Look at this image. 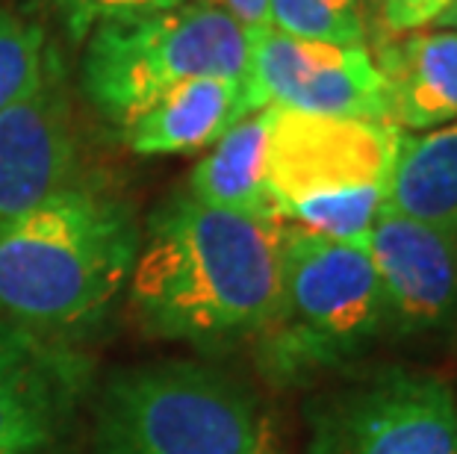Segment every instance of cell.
Listing matches in <instances>:
<instances>
[{
	"label": "cell",
	"mask_w": 457,
	"mask_h": 454,
	"mask_svg": "<svg viewBox=\"0 0 457 454\" xmlns=\"http://www.w3.org/2000/svg\"><path fill=\"white\" fill-rule=\"evenodd\" d=\"M284 227L278 216L174 198L154 216L128 280L145 325L204 345L257 336L278 307Z\"/></svg>",
	"instance_id": "1"
},
{
	"label": "cell",
	"mask_w": 457,
	"mask_h": 454,
	"mask_svg": "<svg viewBox=\"0 0 457 454\" xmlns=\"http://www.w3.org/2000/svg\"><path fill=\"white\" fill-rule=\"evenodd\" d=\"M136 251L121 201L68 186L0 225V316L45 334L92 322L130 280Z\"/></svg>",
	"instance_id": "2"
},
{
	"label": "cell",
	"mask_w": 457,
	"mask_h": 454,
	"mask_svg": "<svg viewBox=\"0 0 457 454\" xmlns=\"http://www.w3.org/2000/svg\"><path fill=\"white\" fill-rule=\"evenodd\" d=\"M402 128L271 106L269 195L287 225L366 245L390 201Z\"/></svg>",
	"instance_id": "3"
},
{
	"label": "cell",
	"mask_w": 457,
	"mask_h": 454,
	"mask_svg": "<svg viewBox=\"0 0 457 454\" xmlns=\"http://www.w3.org/2000/svg\"><path fill=\"white\" fill-rule=\"evenodd\" d=\"M384 322L381 280L366 245L284 227L278 307L257 334L271 378L298 381L330 369L363 351Z\"/></svg>",
	"instance_id": "4"
},
{
	"label": "cell",
	"mask_w": 457,
	"mask_h": 454,
	"mask_svg": "<svg viewBox=\"0 0 457 454\" xmlns=\"http://www.w3.org/2000/svg\"><path fill=\"white\" fill-rule=\"evenodd\" d=\"M219 0H187L157 12L112 18L86 38L83 92L106 121L192 77H248L251 45Z\"/></svg>",
	"instance_id": "5"
},
{
	"label": "cell",
	"mask_w": 457,
	"mask_h": 454,
	"mask_svg": "<svg viewBox=\"0 0 457 454\" xmlns=\"http://www.w3.org/2000/svg\"><path fill=\"white\" fill-rule=\"evenodd\" d=\"M254 399L201 363H154L106 384L98 454H254Z\"/></svg>",
	"instance_id": "6"
},
{
	"label": "cell",
	"mask_w": 457,
	"mask_h": 454,
	"mask_svg": "<svg viewBox=\"0 0 457 454\" xmlns=\"http://www.w3.org/2000/svg\"><path fill=\"white\" fill-rule=\"evenodd\" d=\"M313 454H457L454 390L434 372H378L319 410Z\"/></svg>",
	"instance_id": "7"
},
{
	"label": "cell",
	"mask_w": 457,
	"mask_h": 454,
	"mask_svg": "<svg viewBox=\"0 0 457 454\" xmlns=\"http://www.w3.org/2000/svg\"><path fill=\"white\" fill-rule=\"evenodd\" d=\"M248 45V77L266 106L334 119L390 121L386 89L369 47L295 38L275 27L251 30Z\"/></svg>",
	"instance_id": "8"
},
{
	"label": "cell",
	"mask_w": 457,
	"mask_h": 454,
	"mask_svg": "<svg viewBox=\"0 0 457 454\" xmlns=\"http://www.w3.org/2000/svg\"><path fill=\"white\" fill-rule=\"evenodd\" d=\"M86 386L68 345L0 316V454H56Z\"/></svg>",
	"instance_id": "9"
},
{
	"label": "cell",
	"mask_w": 457,
	"mask_h": 454,
	"mask_svg": "<svg viewBox=\"0 0 457 454\" xmlns=\"http://www.w3.org/2000/svg\"><path fill=\"white\" fill-rule=\"evenodd\" d=\"M366 251L381 280L386 322L398 331H436L457 316V245L440 227L384 204Z\"/></svg>",
	"instance_id": "10"
},
{
	"label": "cell",
	"mask_w": 457,
	"mask_h": 454,
	"mask_svg": "<svg viewBox=\"0 0 457 454\" xmlns=\"http://www.w3.org/2000/svg\"><path fill=\"white\" fill-rule=\"evenodd\" d=\"M68 103L51 80L0 112V225L68 189L74 175Z\"/></svg>",
	"instance_id": "11"
},
{
	"label": "cell",
	"mask_w": 457,
	"mask_h": 454,
	"mask_svg": "<svg viewBox=\"0 0 457 454\" xmlns=\"http://www.w3.org/2000/svg\"><path fill=\"white\" fill-rule=\"evenodd\" d=\"M262 106L251 77H192L133 110L121 136L142 157L192 153L216 144L239 119Z\"/></svg>",
	"instance_id": "12"
},
{
	"label": "cell",
	"mask_w": 457,
	"mask_h": 454,
	"mask_svg": "<svg viewBox=\"0 0 457 454\" xmlns=\"http://www.w3.org/2000/svg\"><path fill=\"white\" fill-rule=\"evenodd\" d=\"M375 65L386 89V112L395 128L436 130L457 119V33L413 30L378 36Z\"/></svg>",
	"instance_id": "13"
},
{
	"label": "cell",
	"mask_w": 457,
	"mask_h": 454,
	"mask_svg": "<svg viewBox=\"0 0 457 454\" xmlns=\"http://www.w3.org/2000/svg\"><path fill=\"white\" fill-rule=\"evenodd\" d=\"M269 128L271 106H262V110L239 119L216 144H210V153L192 169L187 195L216 210L278 216L266 175Z\"/></svg>",
	"instance_id": "14"
},
{
	"label": "cell",
	"mask_w": 457,
	"mask_h": 454,
	"mask_svg": "<svg viewBox=\"0 0 457 454\" xmlns=\"http://www.w3.org/2000/svg\"><path fill=\"white\" fill-rule=\"evenodd\" d=\"M386 204L440 227L457 245V121L420 136L402 133Z\"/></svg>",
	"instance_id": "15"
},
{
	"label": "cell",
	"mask_w": 457,
	"mask_h": 454,
	"mask_svg": "<svg viewBox=\"0 0 457 454\" xmlns=\"http://www.w3.org/2000/svg\"><path fill=\"white\" fill-rule=\"evenodd\" d=\"M269 27L295 38L369 47V27L357 0H269Z\"/></svg>",
	"instance_id": "16"
},
{
	"label": "cell",
	"mask_w": 457,
	"mask_h": 454,
	"mask_svg": "<svg viewBox=\"0 0 457 454\" xmlns=\"http://www.w3.org/2000/svg\"><path fill=\"white\" fill-rule=\"evenodd\" d=\"M45 80L42 27L0 9V112L30 98Z\"/></svg>",
	"instance_id": "17"
},
{
	"label": "cell",
	"mask_w": 457,
	"mask_h": 454,
	"mask_svg": "<svg viewBox=\"0 0 457 454\" xmlns=\"http://www.w3.org/2000/svg\"><path fill=\"white\" fill-rule=\"evenodd\" d=\"M51 4L74 36H89L95 27L112 18L157 12V9L187 4V0H51Z\"/></svg>",
	"instance_id": "18"
},
{
	"label": "cell",
	"mask_w": 457,
	"mask_h": 454,
	"mask_svg": "<svg viewBox=\"0 0 457 454\" xmlns=\"http://www.w3.org/2000/svg\"><path fill=\"white\" fill-rule=\"evenodd\" d=\"M452 0H381V15H378V36H402L413 30H425ZM369 38V42H372Z\"/></svg>",
	"instance_id": "19"
},
{
	"label": "cell",
	"mask_w": 457,
	"mask_h": 454,
	"mask_svg": "<svg viewBox=\"0 0 457 454\" xmlns=\"http://www.w3.org/2000/svg\"><path fill=\"white\" fill-rule=\"evenodd\" d=\"M219 4L248 30L269 27V0H219Z\"/></svg>",
	"instance_id": "20"
},
{
	"label": "cell",
	"mask_w": 457,
	"mask_h": 454,
	"mask_svg": "<svg viewBox=\"0 0 457 454\" xmlns=\"http://www.w3.org/2000/svg\"><path fill=\"white\" fill-rule=\"evenodd\" d=\"M254 454H280L278 440H275V431H271V422L269 419H262V425H260V437H257Z\"/></svg>",
	"instance_id": "21"
},
{
	"label": "cell",
	"mask_w": 457,
	"mask_h": 454,
	"mask_svg": "<svg viewBox=\"0 0 457 454\" xmlns=\"http://www.w3.org/2000/svg\"><path fill=\"white\" fill-rule=\"evenodd\" d=\"M360 9H363L366 27H369V38L378 33V15H381V0H357Z\"/></svg>",
	"instance_id": "22"
},
{
	"label": "cell",
	"mask_w": 457,
	"mask_h": 454,
	"mask_svg": "<svg viewBox=\"0 0 457 454\" xmlns=\"http://www.w3.org/2000/svg\"><path fill=\"white\" fill-rule=\"evenodd\" d=\"M434 24L440 27V30H452V33H457V0H452V4L443 9V15L436 18Z\"/></svg>",
	"instance_id": "23"
}]
</instances>
